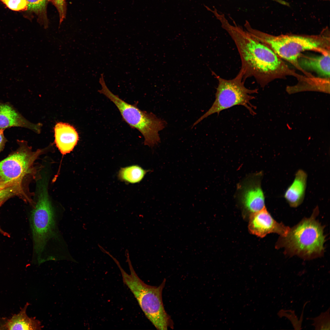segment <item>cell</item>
I'll return each mask as SVG.
<instances>
[{
    "label": "cell",
    "instance_id": "1",
    "mask_svg": "<svg viewBox=\"0 0 330 330\" xmlns=\"http://www.w3.org/2000/svg\"><path fill=\"white\" fill-rule=\"evenodd\" d=\"M214 14L235 42L240 56V70L244 80L253 77L261 86H264L274 78L288 75H297L275 52L245 30L235 23L231 24L223 14L217 11Z\"/></svg>",
    "mask_w": 330,
    "mask_h": 330
},
{
    "label": "cell",
    "instance_id": "2",
    "mask_svg": "<svg viewBox=\"0 0 330 330\" xmlns=\"http://www.w3.org/2000/svg\"><path fill=\"white\" fill-rule=\"evenodd\" d=\"M38 198L30 217V223L37 262L50 260L49 252L53 246L60 251L64 244L58 229L56 215L49 198L47 178L43 176L37 183Z\"/></svg>",
    "mask_w": 330,
    "mask_h": 330
},
{
    "label": "cell",
    "instance_id": "3",
    "mask_svg": "<svg viewBox=\"0 0 330 330\" xmlns=\"http://www.w3.org/2000/svg\"><path fill=\"white\" fill-rule=\"evenodd\" d=\"M130 274L127 273L119 262L114 257L112 258L119 267L124 284L129 288L138 301L146 317L159 330H167L173 328V323L166 311L163 305L162 294L166 280L158 286L148 285L138 277L132 266L128 250L125 251Z\"/></svg>",
    "mask_w": 330,
    "mask_h": 330
},
{
    "label": "cell",
    "instance_id": "4",
    "mask_svg": "<svg viewBox=\"0 0 330 330\" xmlns=\"http://www.w3.org/2000/svg\"><path fill=\"white\" fill-rule=\"evenodd\" d=\"M244 26L252 37L301 71L298 59L302 52L310 50L319 52L322 54L330 53L329 39L326 37L287 35L275 36L253 28L247 21Z\"/></svg>",
    "mask_w": 330,
    "mask_h": 330
},
{
    "label": "cell",
    "instance_id": "5",
    "mask_svg": "<svg viewBox=\"0 0 330 330\" xmlns=\"http://www.w3.org/2000/svg\"><path fill=\"white\" fill-rule=\"evenodd\" d=\"M99 82L101 88L98 92L105 96L116 106L123 119L132 128L136 129L144 138V144L153 147L160 141L159 132L163 130L166 122L152 113L140 109L137 103L129 104L114 94L107 86L101 73Z\"/></svg>",
    "mask_w": 330,
    "mask_h": 330
},
{
    "label": "cell",
    "instance_id": "6",
    "mask_svg": "<svg viewBox=\"0 0 330 330\" xmlns=\"http://www.w3.org/2000/svg\"><path fill=\"white\" fill-rule=\"evenodd\" d=\"M281 240L282 246L291 255L306 259L320 256L324 250L325 241L322 226L314 216L302 220L290 229Z\"/></svg>",
    "mask_w": 330,
    "mask_h": 330
},
{
    "label": "cell",
    "instance_id": "7",
    "mask_svg": "<svg viewBox=\"0 0 330 330\" xmlns=\"http://www.w3.org/2000/svg\"><path fill=\"white\" fill-rule=\"evenodd\" d=\"M216 78L218 84L215 100L209 110L194 123L193 127L209 116L214 113L218 115L222 111L236 105L244 106L253 116L256 114L254 111L256 108L251 101L255 98L251 94L257 93L258 90L245 87V80L241 70L232 79H226L217 75Z\"/></svg>",
    "mask_w": 330,
    "mask_h": 330
},
{
    "label": "cell",
    "instance_id": "8",
    "mask_svg": "<svg viewBox=\"0 0 330 330\" xmlns=\"http://www.w3.org/2000/svg\"><path fill=\"white\" fill-rule=\"evenodd\" d=\"M18 148L0 162V182L22 184L24 178L31 175L38 180L40 167L34 166L38 157L51 146L33 151L24 140H17Z\"/></svg>",
    "mask_w": 330,
    "mask_h": 330
},
{
    "label": "cell",
    "instance_id": "9",
    "mask_svg": "<svg viewBox=\"0 0 330 330\" xmlns=\"http://www.w3.org/2000/svg\"><path fill=\"white\" fill-rule=\"evenodd\" d=\"M262 174L260 172L248 176L237 187V198L244 210L250 214L265 207V196L261 186Z\"/></svg>",
    "mask_w": 330,
    "mask_h": 330
},
{
    "label": "cell",
    "instance_id": "10",
    "mask_svg": "<svg viewBox=\"0 0 330 330\" xmlns=\"http://www.w3.org/2000/svg\"><path fill=\"white\" fill-rule=\"evenodd\" d=\"M248 229L251 234L263 237L271 233L285 237L290 228L275 220L265 207L258 211L250 214Z\"/></svg>",
    "mask_w": 330,
    "mask_h": 330
},
{
    "label": "cell",
    "instance_id": "11",
    "mask_svg": "<svg viewBox=\"0 0 330 330\" xmlns=\"http://www.w3.org/2000/svg\"><path fill=\"white\" fill-rule=\"evenodd\" d=\"M41 124L33 123L26 119L11 104L0 101V129L24 127L39 133Z\"/></svg>",
    "mask_w": 330,
    "mask_h": 330
},
{
    "label": "cell",
    "instance_id": "12",
    "mask_svg": "<svg viewBox=\"0 0 330 330\" xmlns=\"http://www.w3.org/2000/svg\"><path fill=\"white\" fill-rule=\"evenodd\" d=\"M54 143L63 155L72 151L79 139L78 133L72 126L65 123H57L54 127Z\"/></svg>",
    "mask_w": 330,
    "mask_h": 330
},
{
    "label": "cell",
    "instance_id": "13",
    "mask_svg": "<svg viewBox=\"0 0 330 330\" xmlns=\"http://www.w3.org/2000/svg\"><path fill=\"white\" fill-rule=\"evenodd\" d=\"M29 304L27 302L19 313L9 319L2 318L1 329L37 330L43 328L40 321L35 318L29 317L26 310Z\"/></svg>",
    "mask_w": 330,
    "mask_h": 330
},
{
    "label": "cell",
    "instance_id": "14",
    "mask_svg": "<svg viewBox=\"0 0 330 330\" xmlns=\"http://www.w3.org/2000/svg\"><path fill=\"white\" fill-rule=\"evenodd\" d=\"M307 177L305 171L299 170L295 174L293 181L285 191L284 197L291 207H297L302 202L305 196Z\"/></svg>",
    "mask_w": 330,
    "mask_h": 330
},
{
    "label": "cell",
    "instance_id": "15",
    "mask_svg": "<svg viewBox=\"0 0 330 330\" xmlns=\"http://www.w3.org/2000/svg\"><path fill=\"white\" fill-rule=\"evenodd\" d=\"M330 59V53L318 56L300 55L298 63L303 72L305 70L313 71L320 76L329 78Z\"/></svg>",
    "mask_w": 330,
    "mask_h": 330
},
{
    "label": "cell",
    "instance_id": "16",
    "mask_svg": "<svg viewBox=\"0 0 330 330\" xmlns=\"http://www.w3.org/2000/svg\"><path fill=\"white\" fill-rule=\"evenodd\" d=\"M148 171L138 165H133L121 168L119 172L118 177L122 181L135 183L141 181Z\"/></svg>",
    "mask_w": 330,
    "mask_h": 330
},
{
    "label": "cell",
    "instance_id": "17",
    "mask_svg": "<svg viewBox=\"0 0 330 330\" xmlns=\"http://www.w3.org/2000/svg\"><path fill=\"white\" fill-rule=\"evenodd\" d=\"M28 4V10L37 15L39 22L43 24L45 28L48 27L47 15V7L49 0H26Z\"/></svg>",
    "mask_w": 330,
    "mask_h": 330
},
{
    "label": "cell",
    "instance_id": "18",
    "mask_svg": "<svg viewBox=\"0 0 330 330\" xmlns=\"http://www.w3.org/2000/svg\"><path fill=\"white\" fill-rule=\"evenodd\" d=\"M14 196H19L24 200L28 197L22 185H14L6 188L0 191V207L5 200Z\"/></svg>",
    "mask_w": 330,
    "mask_h": 330
},
{
    "label": "cell",
    "instance_id": "19",
    "mask_svg": "<svg viewBox=\"0 0 330 330\" xmlns=\"http://www.w3.org/2000/svg\"><path fill=\"white\" fill-rule=\"evenodd\" d=\"M309 302L307 301L304 304L301 315L299 320H298V317L295 314V311L291 310H284L281 309L277 313V315L280 318L284 317L287 318L291 322L295 329L301 330L302 329L301 326L303 320L304 310L307 303Z\"/></svg>",
    "mask_w": 330,
    "mask_h": 330
},
{
    "label": "cell",
    "instance_id": "20",
    "mask_svg": "<svg viewBox=\"0 0 330 330\" xmlns=\"http://www.w3.org/2000/svg\"><path fill=\"white\" fill-rule=\"evenodd\" d=\"M330 308L326 311L322 312L314 318H307L313 321L312 325L315 330H330Z\"/></svg>",
    "mask_w": 330,
    "mask_h": 330
},
{
    "label": "cell",
    "instance_id": "21",
    "mask_svg": "<svg viewBox=\"0 0 330 330\" xmlns=\"http://www.w3.org/2000/svg\"><path fill=\"white\" fill-rule=\"evenodd\" d=\"M9 9L16 11L28 10L26 0H0Z\"/></svg>",
    "mask_w": 330,
    "mask_h": 330
},
{
    "label": "cell",
    "instance_id": "22",
    "mask_svg": "<svg viewBox=\"0 0 330 330\" xmlns=\"http://www.w3.org/2000/svg\"><path fill=\"white\" fill-rule=\"evenodd\" d=\"M56 7L58 12L60 24L65 18L66 13V7L65 0H49Z\"/></svg>",
    "mask_w": 330,
    "mask_h": 330
},
{
    "label": "cell",
    "instance_id": "23",
    "mask_svg": "<svg viewBox=\"0 0 330 330\" xmlns=\"http://www.w3.org/2000/svg\"><path fill=\"white\" fill-rule=\"evenodd\" d=\"M4 130L0 129V152L3 149L7 140L5 137L4 131Z\"/></svg>",
    "mask_w": 330,
    "mask_h": 330
},
{
    "label": "cell",
    "instance_id": "24",
    "mask_svg": "<svg viewBox=\"0 0 330 330\" xmlns=\"http://www.w3.org/2000/svg\"><path fill=\"white\" fill-rule=\"evenodd\" d=\"M17 185H22L13 182H0V191L2 190L9 187Z\"/></svg>",
    "mask_w": 330,
    "mask_h": 330
},
{
    "label": "cell",
    "instance_id": "25",
    "mask_svg": "<svg viewBox=\"0 0 330 330\" xmlns=\"http://www.w3.org/2000/svg\"><path fill=\"white\" fill-rule=\"evenodd\" d=\"M0 232H1V233H4V232H3V231L2 230V229H1V228H0Z\"/></svg>",
    "mask_w": 330,
    "mask_h": 330
},
{
    "label": "cell",
    "instance_id": "26",
    "mask_svg": "<svg viewBox=\"0 0 330 330\" xmlns=\"http://www.w3.org/2000/svg\"></svg>",
    "mask_w": 330,
    "mask_h": 330
}]
</instances>
